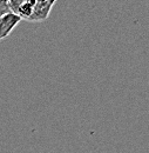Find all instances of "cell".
<instances>
[{"label":"cell","instance_id":"3957f363","mask_svg":"<svg viewBox=\"0 0 149 153\" xmlns=\"http://www.w3.org/2000/svg\"><path fill=\"white\" fill-rule=\"evenodd\" d=\"M6 1H10V0H6Z\"/></svg>","mask_w":149,"mask_h":153},{"label":"cell","instance_id":"6da1fadb","mask_svg":"<svg viewBox=\"0 0 149 153\" xmlns=\"http://www.w3.org/2000/svg\"><path fill=\"white\" fill-rule=\"evenodd\" d=\"M21 18L13 12H8L0 17V40L6 39L17 27Z\"/></svg>","mask_w":149,"mask_h":153},{"label":"cell","instance_id":"7a4b0ae2","mask_svg":"<svg viewBox=\"0 0 149 153\" xmlns=\"http://www.w3.org/2000/svg\"><path fill=\"white\" fill-rule=\"evenodd\" d=\"M8 12H11L10 6H8V1L0 0V17L4 16V14H6V13H8Z\"/></svg>","mask_w":149,"mask_h":153}]
</instances>
